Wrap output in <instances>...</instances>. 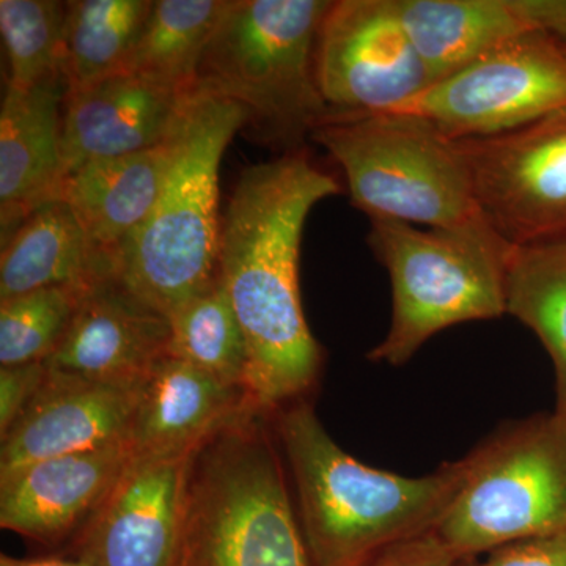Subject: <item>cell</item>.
I'll list each match as a JSON object with an SVG mask.
<instances>
[{
  "label": "cell",
  "instance_id": "6da1fadb",
  "mask_svg": "<svg viewBox=\"0 0 566 566\" xmlns=\"http://www.w3.org/2000/svg\"><path fill=\"white\" fill-rule=\"evenodd\" d=\"M342 189L304 150L241 172L222 219L218 271L248 346L245 390L270 415L301 400L323 356L305 322L300 253L316 203Z\"/></svg>",
  "mask_w": 566,
  "mask_h": 566
},
{
  "label": "cell",
  "instance_id": "7a4b0ae2",
  "mask_svg": "<svg viewBox=\"0 0 566 566\" xmlns=\"http://www.w3.org/2000/svg\"><path fill=\"white\" fill-rule=\"evenodd\" d=\"M277 433L314 566H363L385 547L433 531L463 483L465 460L417 479L360 463L304 400L279 412Z\"/></svg>",
  "mask_w": 566,
  "mask_h": 566
},
{
  "label": "cell",
  "instance_id": "3957f363",
  "mask_svg": "<svg viewBox=\"0 0 566 566\" xmlns=\"http://www.w3.org/2000/svg\"><path fill=\"white\" fill-rule=\"evenodd\" d=\"M248 120L238 103L189 96L167 139L169 166L158 200L115 259L117 281L167 318L218 277L219 169Z\"/></svg>",
  "mask_w": 566,
  "mask_h": 566
},
{
  "label": "cell",
  "instance_id": "277c9868",
  "mask_svg": "<svg viewBox=\"0 0 566 566\" xmlns=\"http://www.w3.org/2000/svg\"><path fill=\"white\" fill-rule=\"evenodd\" d=\"M327 0H229L196 91L243 106L256 140L300 151L333 117L316 74Z\"/></svg>",
  "mask_w": 566,
  "mask_h": 566
},
{
  "label": "cell",
  "instance_id": "5b68a950",
  "mask_svg": "<svg viewBox=\"0 0 566 566\" xmlns=\"http://www.w3.org/2000/svg\"><path fill=\"white\" fill-rule=\"evenodd\" d=\"M264 417L244 412L193 455L178 566H314Z\"/></svg>",
  "mask_w": 566,
  "mask_h": 566
},
{
  "label": "cell",
  "instance_id": "8992f818",
  "mask_svg": "<svg viewBox=\"0 0 566 566\" xmlns=\"http://www.w3.org/2000/svg\"><path fill=\"white\" fill-rule=\"evenodd\" d=\"M368 244L392 282V324L368 354L403 365L447 327L506 314V270L515 244L486 216L455 227L370 219Z\"/></svg>",
  "mask_w": 566,
  "mask_h": 566
},
{
  "label": "cell",
  "instance_id": "52a82bcc",
  "mask_svg": "<svg viewBox=\"0 0 566 566\" xmlns=\"http://www.w3.org/2000/svg\"><path fill=\"white\" fill-rule=\"evenodd\" d=\"M370 219L455 227L483 216L460 142L403 112L334 114L312 133Z\"/></svg>",
  "mask_w": 566,
  "mask_h": 566
},
{
  "label": "cell",
  "instance_id": "ba28073f",
  "mask_svg": "<svg viewBox=\"0 0 566 566\" xmlns=\"http://www.w3.org/2000/svg\"><path fill=\"white\" fill-rule=\"evenodd\" d=\"M463 483L433 532L458 557L566 528V408L515 424L465 457Z\"/></svg>",
  "mask_w": 566,
  "mask_h": 566
},
{
  "label": "cell",
  "instance_id": "9c48e42d",
  "mask_svg": "<svg viewBox=\"0 0 566 566\" xmlns=\"http://www.w3.org/2000/svg\"><path fill=\"white\" fill-rule=\"evenodd\" d=\"M564 107L565 44L531 33L434 82L390 112L419 115L460 142L515 132Z\"/></svg>",
  "mask_w": 566,
  "mask_h": 566
},
{
  "label": "cell",
  "instance_id": "30bf717a",
  "mask_svg": "<svg viewBox=\"0 0 566 566\" xmlns=\"http://www.w3.org/2000/svg\"><path fill=\"white\" fill-rule=\"evenodd\" d=\"M316 74L333 115L390 112L433 84L394 0H337L324 17Z\"/></svg>",
  "mask_w": 566,
  "mask_h": 566
},
{
  "label": "cell",
  "instance_id": "8fae6325",
  "mask_svg": "<svg viewBox=\"0 0 566 566\" xmlns=\"http://www.w3.org/2000/svg\"><path fill=\"white\" fill-rule=\"evenodd\" d=\"M460 145L480 208L505 240L521 245L566 237V107Z\"/></svg>",
  "mask_w": 566,
  "mask_h": 566
},
{
  "label": "cell",
  "instance_id": "7c38bea8",
  "mask_svg": "<svg viewBox=\"0 0 566 566\" xmlns=\"http://www.w3.org/2000/svg\"><path fill=\"white\" fill-rule=\"evenodd\" d=\"M193 455H133L66 556L88 566H178Z\"/></svg>",
  "mask_w": 566,
  "mask_h": 566
},
{
  "label": "cell",
  "instance_id": "4fadbf2b",
  "mask_svg": "<svg viewBox=\"0 0 566 566\" xmlns=\"http://www.w3.org/2000/svg\"><path fill=\"white\" fill-rule=\"evenodd\" d=\"M140 387L50 370L28 411L2 438L0 475L48 458L128 442Z\"/></svg>",
  "mask_w": 566,
  "mask_h": 566
},
{
  "label": "cell",
  "instance_id": "5bb4252c",
  "mask_svg": "<svg viewBox=\"0 0 566 566\" xmlns=\"http://www.w3.org/2000/svg\"><path fill=\"white\" fill-rule=\"evenodd\" d=\"M128 442L48 458L0 475V526L41 543L73 542L132 460Z\"/></svg>",
  "mask_w": 566,
  "mask_h": 566
},
{
  "label": "cell",
  "instance_id": "9a60e30c",
  "mask_svg": "<svg viewBox=\"0 0 566 566\" xmlns=\"http://www.w3.org/2000/svg\"><path fill=\"white\" fill-rule=\"evenodd\" d=\"M169 318L109 277L85 292L46 365L51 371L91 381L140 385L169 356Z\"/></svg>",
  "mask_w": 566,
  "mask_h": 566
},
{
  "label": "cell",
  "instance_id": "2e32d148",
  "mask_svg": "<svg viewBox=\"0 0 566 566\" xmlns=\"http://www.w3.org/2000/svg\"><path fill=\"white\" fill-rule=\"evenodd\" d=\"M191 95L167 91L129 73L66 91L62 117L65 178L84 164L164 144Z\"/></svg>",
  "mask_w": 566,
  "mask_h": 566
},
{
  "label": "cell",
  "instance_id": "e0dca14e",
  "mask_svg": "<svg viewBox=\"0 0 566 566\" xmlns=\"http://www.w3.org/2000/svg\"><path fill=\"white\" fill-rule=\"evenodd\" d=\"M65 82L7 85L0 109V232L2 243L41 205L61 199L65 166L62 117Z\"/></svg>",
  "mask_w": 566,
  "mask_h": 566
},
{
  "label": "cell",
  "instance_id": "ac0fdd59",
  "mask_svg": "<svg viewBox=\"0 0 566 566\" xmlns=\"http://www.w3.org/2000/svg\"><path fill=\"white\" fill-rule=\"evenodd\" d=\"M251 409L256 408L244 387L227 385L185 360L166 356L142 382L128 444L133 455L197 452Z\"/></svg>",
  "mask_w": 566,
  "mask_h": 566
},
{
  "label": "cell",
  "instance_id": "d6986e66",
  "mask_svg": "<svg viewBox=\"0 0 566 566\" xmlns=\"http://www.w3.org/2000/svg\"><path fill=\"white\" fill-rule=\"evenodd\" d=\"M431 81L536 32L528 0H394Z\"/></svg>",
  "mask_w": 566,
  "mask_h": 566
},
{
  "label": "cell",
  "instance_id": "ffe728a7",
  "mask_svg": "<svg viewBox=\"0 0 566 566\" xmlns=\"http://www.w3.org/2000/svg\"><path fill=\"white\" fill-rule=\"evenodd\" d=\"M169 158L166 140L133 155L84 164L63 181L61 199L114 266L123 245L150 216Z\"/></svg>",
  "mask_w": 566,
  "mask_h": 566
},
{
  "label": "cell",
  "instance_id": "44dd1931",
  "mask_svg": "<svg viewBox=\"0 0 566 566\" xmlns=\"http://www.w3.org/2000/svg\"><path fill=\"white\" fill-rule=\"evenodd\" d=\"M109 277L114 263L62 199L41 205L2 243L0 301L52 286L91 289Z\"/></svg>",
  "mask_w": 566,
  "mask_h": 566
},
{
  "label": "cell",
  "instance_id": "7402d4cb",
  "mask_svg": "<svg viewBox=\"0 0 566 566\" xmlns=\"http://www.w3.org/2000/svg\"><path fill=\"white\" fill-rule=\"evenodd\" d=\"M229 0H155L125 73L191 95Z\"/></svg>",
  "mask_w": 566,
  "mask_h": 566
},
{
  "label": "cell",
  "instance_id": "603a6c76",
  "mask_svg": "<svg viewBox=\"0 0 566 566\" xmlns=\"http://www.w3.org/2000/svg\"><path fill=\"white\" fill-rule=\"evenodd\" d=\"M506 314L534 331L553 359L558 408H566V237L513 248Z\"/></svg>",
  "mask_w": 566,
  "mask_h": 566
},
{
  "label": "cell",
  "instance_id": "cb8c5ba5",
  "mask_svg": "<svg viewBox=\"0 0 566 566\" xmlns=\"http://www.w3.org/2000/svg\"><path fill=\"white\" fill-rule=\"evenodd\" d=\"M151 3L150 0L66 2V91L125 73Z\"/></svg>",
  "mask_w": 566,
  "mask_h": 566
},
{
  "label": "cell",
  "instance_id": "d4e9b609",
  "mask_svg": "<svg viewBox=\"0 0 566 566\" xmlns=\"http://www.w3.org/2000/svg\"><path fill=\"white\" fill-rule=\"evenodd\" d=\"M169 356L245 389L248 346L221 275L169 316Z\"/></svg>",
  "mask_w": 566,
  "mask_h": 566
},
{
  "label": "cell",
  "instance_id": "484cf974",
  "mask_svg": "<svg viewBox=\"0 0 566 566\" xmlns=\"http://www.w3.org/2000/svg\"><path fill=\"white\" fill-rule=\"evenodd\" d=\"M65 22L66 2L0 0V35L9 63L7 85L66 84Z\"/></svg>",
  "mask_w": 566,
  "mask_h": 566
},
{
  "label": "cell",
  "instance_id": "4316f807",
  "mask_svg": "<svg viewBox=\"0 0 566 566\" xmlns=\"http://www.w3.org/2000/svg\"><path fill=\"white\" fill-rule=\"evenodd\" d=\"M88 289L52 286L0 301V365L46 363Z\"/></svg>",
  "mask_w": 566,
  "mask_h": 566
},
{
  "label": "cell",
  "instance_id": "83f0119b",
  "mask_svg": "<svg viewBox=\"0 0 566 566\" xmlns=\"http://www.w3.org/2000/svg\"><path fill=\"white\" fill-rule=\"evenodd\" d=\"M46 363L10 365L0 368V439L28 411L46 382Z\"/></svg>",
  "mask_w": 566,
  "mask_h": 566
},
{
  "label": "cell",
  "instance_id": "f1b7e54d",
  "mask_svg": "<svg viewBox=\"0 0 566 566\" xmlns=\"http://www.w3.org/2000/svg\"><path fill=\"white\" fill-rule=\"evenodd\" d=\"M457 566H566V528L499 547L482 562L464 558Z\"/></svg>",
  "mask_w": 566,
  "mask_h": 566
},
{
  "label": "cell",
  "instance_id": "f546056e",
  "mask_svg": "<svg viewBox=\"0 0 566 566\" xmlns=\"http://www.w3.org/2000/svg\"><path fill=\"white\" fill-rule=\"evenodd\" d=\"M458 557L433 531L394 543L363 566H457Z\"/></svg>",
  "mask_w": 566,
  "mask_h": 566
},
{
  "label": "cell",
  "instance_id": "4dcf8cb0",
  "mask_svg": "<svg viewBox=\"0 0 566 566\" xmlns=\"http://www.w3.org/2000/svg\"><path fill=\"white\" fill-rule=\"evenodd\" d=\"M0 566H88L81 562L80 558L66 556H50V557H36V558H18L7 556L2 554L0 557Z\"/></svg>",
  "mask_w": 566,
  "mask_h": 566
},
{
  "label": "cell",
  "instance_id": "1f68e13d",
  "mask_svg": "<svg viewBox=\"0 0 566 566\" xmlns=\"http://www.w3.org/2000/svg\"><path fill=\"white\" fill-rule=\"evenodd\" d=\"M564 44H565V50H566V43H564Z\"/></svg>",
  "mask_w": 566,
  "mask_h": 566
}]
</instances>
